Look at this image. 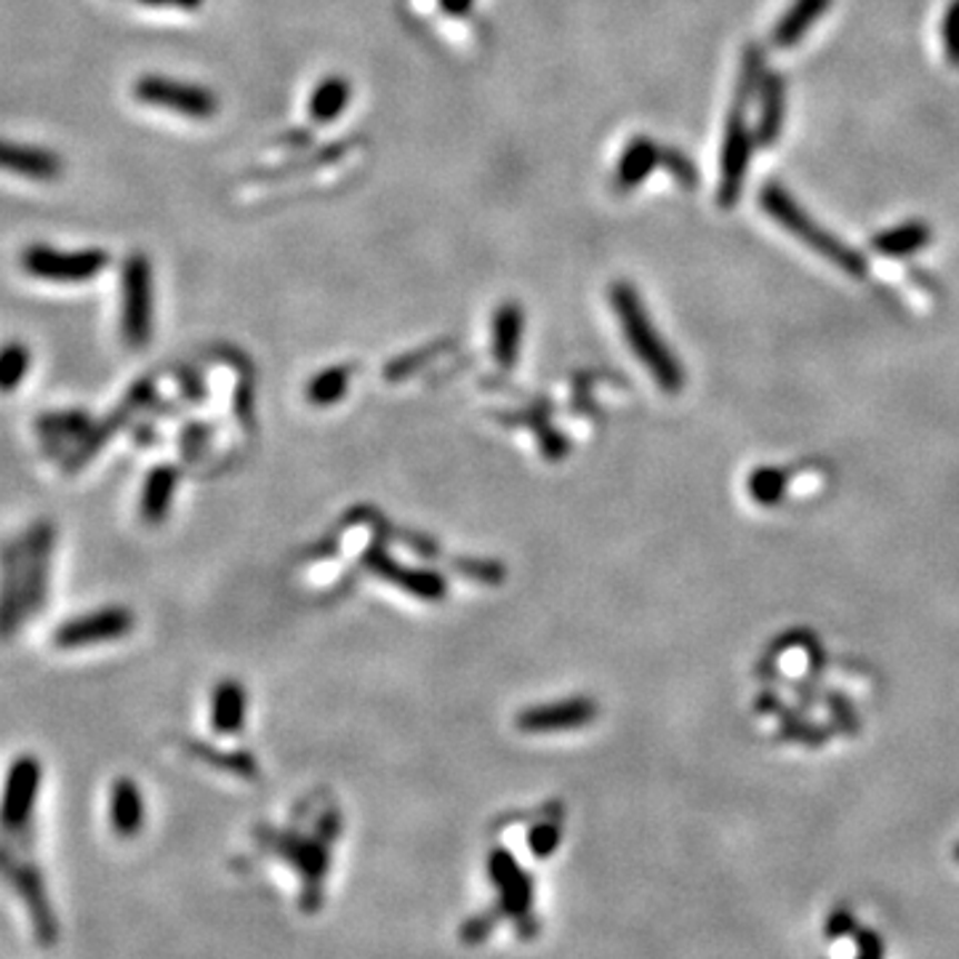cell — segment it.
<instances>
[{"label": "cell", "mask_w": 959, "mask_h": 959, "mask_svg": "<svg viewBox=\"0 0 959 959\" xmlns=\"http://www.w3.org/2000/svg\"><path fill=\"white\" fill-rule=\"evenodd\" d=\"M611 307L619 317L621 330H624L632 353L637 355V360L643 363L647 374L656 379L661 389L670 392V395L680 392L682 384H685V370L680 368L678 357L666 347L664 336H659L637 290L626 286V283H616V286L611 288Z\"/></svg>", "instance_id": "cell-1"}, {"label": "cell", "mask_w": 959, "mask_h": 959, "mask_svg": "<svg viewBox=\"0 0 959 959\" xmlns=\"http://www.w3.org/2000/svg\"><path fill=\"white\" fill-rule=\"evenodd\" d=\"M760 206L765 208L768 216L773 221H779L783 229L794 235L797 240H802L805 246L813 248L815 254H821L827 261H834L837 267L846 269L853 278H863L867 275V259L859 251L846 246L840 238H834L829 229L815 225L810 216L797 206L792 195H789L779 185H765L760 192Z\"/></svg>", "instance_id": "cell-2"}, {"label": "cell", "mask_w": 959, "mask_h": 959, "mask_svg": "<svg viewBox=\"0 0 959 959\" xmlns=\"http://www.w3.org/2000/svg\"><path fill=\"white\" fill-rule=\"evenodd\" d=\"M152 265L145 254H134L120 273V330L128 347L141 349L152 339Z\"/></svg>", "instance_id": "cell-3"}, {"label": "cell", "mask_w": 959, "mask_h": 959, "mask_svg": "<svg viewBox=\"0 0 959 959\" xmlns=\"http://www.w3.org/2000/svg\"><path fill=\"white\" fill-rule=\"evenodd\" d=\"M22 269L36 280L46 283H89L97 278L101 269L110 267V254L101 248H86V251H62V248L32 243L22 256Z\"/></svg>", "instance_id": "cell-4"}, {"label": "cell", "mask_w": 959, "mask_h": 959, "mask_svg": "<svg viewBox=\"0 0 959 959\" xmlns=\"http://www.w3.org/2000/svg\"><path fill=\"white\" fill-rule=\"evenodd\" d=\"M134 97L141 105L160 107V110L185 115L192 120H208L219 110V99L200 86L181 83L164 76H145L134 83Z\"/></svg>", "instance_id": "cell-5"}, {"label": "cell", "mask_w": 959, "mask_h": 959, "mask_svg": "<svg viewBox=\"0 0 959 959\" xmlns=\"http://www.w3.org/2000/svg\"><path fill=\"white\" fill-rule=\"evenodd\" d=\"M749 160H752V131L747 126V105L735 101L731 118L725 123V139H722L720 158V206H733L739 200Z\"/></svg>", "instance_id": "cell-6"}, {"label": "cell", "mask_w": 959, "mask_h": 959, "mask_svg": "<svg viewBox=\"0 0 959 959\" xmlns=\"http://www.w3.org/2000/svg\"><path fill=\"white\" fill-rule=\"evenodd\" d=\"M131 630L134 613L126 611V607L110 605L86 613V616L65 621V624L53 632V645L65 647V651H78V647L112 643V640L126 637Z\"/></svg>", "instance_id": "cell-7"}, {"label": "cell", "mask_w": 959, "mask_h": 959, "mask_svg": "<svg viewBox=\"0 0 959 959\" xmlns=\"http://www.w3.org/2000/svg\"><path fill=\"white\" fill-rule=\"evenodd\" d=\"M600 714V706L592 699H565L557 704H544V706H531L525 712L517 714V728L523 733H565V731H579V728L590 725V722Z\"/></svg>", "instance_id": "cell-8"}, {"label": "cell", "mask_w": 959, "mask_h": 959, "mask_svg": "<svg viewBox=\"0 0 959 959\" xmlns=\"http://www.w3.org/2000/svg\"><path fill=\"white\" fill-rule=\"evenodd\" d=\"M40 787V762L32 754H22L11 762L9 775H6V792L3 805H0V821L6 829H17L27 823L36 805Z\"/></svg>", "instance_id": "cell-9"}, {"label": "cell", "mask_w": 959, "mask_h": 959, "mask_svg": "<svg viewBox=\"0 0 959 959\" xmlns=\"http://www.w3.org/2000/svg\"><path fill=\"white\" fill-rule=\"evenodd\" d=\"M0 171L30 181H57L62 177L65 164L49 147L19 145V141L0 139Z\"/></svg>", "instance_id": "cell-10"}, {"label": "cell", "mask_w": 959, "mask_h": 959, "mask_svg": "<svg viewBox=\"0 0 959 959\" xmlns=\"http://www.w3.org/2000/svg\"><path fill=\"white\" fill-rule=\"evenodd\" d=\"M661 155H664V147H659L651 137H634L630 145L624 147V152H621L613 185H616L621 192H630L637 185H643V181L651 177L653 168L661 164Z\"/></svg>", "instance_id": "cell-11"}, {"label": "cell", "mask_w": 959, "mask_h": 959, "mask_svg": "<svg viewBox=\"0 0 959 959\" xmlns=\"http://www.w3.org/2000/svg\"><path fill=\"white\" fill-rule=\"evenodd\" d=\"M523 326L525 315L515 301L498 307L496 317H493V357L502 368H515L520 344H523Z\"/></svg>", "instance_id": "cell-12"}, {"label": "cell", "mask_w": 959, "mask_h": 959, "mask_svg": "<svg viewBox=\"0 0 959 959\" xmlns=\"http://www.w3.org/2000/svg\"><path fill=\"white\" fill-rule=\"evenodd\" d=\"M368 565L376 573H379L382 579H387V581H392V584L403 586V590L414 592L416 597H422V600H441L445 594V581L432 571L403 569V565L392 563V560H387L384 555H374L368 560Z\"/></svg>", "instance_id": "cell-13"}, {"label": "cell", "mask_w": 959, "mask_h": 959, "mask_svg": "<svg viewBox=\"0 0 959 959\" xmlns=\"http://www.w3.org/2000/svg\"><path fill=\"white\" fill-rule=\"evenodd\" d=\"M246 691H243L240 682L225 680L214 691L211 699V722L214 731L221 735H238L246 725Z\"/></svg>", "instance_id": "cell-14"}, {"label": "cell", "mask_w": 959, "mask_h": 959, "mask_svg": "<svg viewBox=\"0 0 959 959\" xmlns=\"http://www.w3.org/2000/svg\"><path fill=\"white\" fill-rule=\"evenodd\" d=\"M829 3H832V0H794L773 30L775 49H792V46L800 43V38L805 36L810 27L815 24V19L829 9Z\"/></svg>", "instance_id": "cell-15"}, {"label": "cell", "mask_w": 959, "mask_h": 959, "mask_svg": "<svg viewBox=\"0 0 959 959\" xmlns=\"http://www.w3.org/2000/svg\"><path fill=\"white\" fill-rule=\"evenodd\" d=\"M177 469L171 467H158L152 469L150 475L145 480V491H141V520L145 523H160V520H166L168 510H171L174 502V491H177Z\"/></svg>", "instance_id": "cell-16"}, {"label": "cell", "mask_w": 959, "mask_h": 959, "mask_svg": "<svg viewBox=\"0 0 959 959\" xmlns=\"http://www.w3.org/2000/svg\"><path fill=\"white\" fill-rule=\"evenodd\" d=\"M110 808H112L115 832L120 837H134L139 832L141 819H145V805H141V794L137 783L131 779L115 781Z\"/></svg>", "instance_id": "cell-17"}, {"label": "cell", "mask_w": 959, "mask_h": 959, "mask_svg": "<svg viewBox=\"0 0 959 959\" xmlns=\"http://www.w3.org/2000/svg\"><path fill=\"white\" fill-rule=\"evenodd\" d=\"M762 91V107H760V120L754 139L760 145H770L781 134L783 126V101H787V89H783V80L779 76H762L760 83Z\"/></svg>", "instance_id": "cell-18"}, {"label": "cell", "mask_w": 959, "mask_h": 959, "mask_svg": "<svg viewBox=\"0 0 959 959\" xmlns=\"http://www.w3.org/2000/svg\"><path fill=\"white\" fill-rule=\"evenodd\" d=\"M930 238H933V233L925 221H907V225H898L877 235L874 248L884 256H909L922 251Z\"/></svg>", "instance_id": "cell-19"}, {"label": "cell", "mask_w": 959, "mask_h": 959, "mask_svg": "<svg viewBox=\"0 0 959 959\" xmlns=\"http://www.w3.org/2000/svg\"><path fill=\"white\" fill-rule=\"evenodd\" d=\"M349 97H353V89H349L347 80L326 78L323 83H317L313 97H309V115L317 123H330L349 105Z\"/></svg>", "instance_id": "cell-20"}, {"label": "cell", "mask_w": 959, "mask_h": 959, "mask_svg": "<svg viewBox=\"0 0 959 959\" xmlns=\"http://www.w3.org/2000/svg\"><path fill=\"white\" fill-rule=\"evenodd\" d=\"M32 368V353L24 342L0 344V395H11L22 387Z\"/></svg>", "instance_id": "cell-21"}, {"label": "cell", "mask_w": 959, "mask_h": 959, "mask_svg": "<svg viewBox=\"0 0 959 959\" xmlns=\"http://www.w3.org/2000/svg\"><path fill=\"white\" fill-rule=\"evenodd\" d=\"M349 376H353V368H347V366H334V368L323 370V374H317L307 387L309 403L330 405V403L342 401V397L347 395V389H349Z\"/></svg>", "instance_id": "cell-22"}, {"label": "cell", "mask_w": 959, "mask_h": 959, "mask_svg": "<svg viewBox=\"0 0 959 959\" xmlns=\"http://www.w3.org/2000/svg\"><path fill=\"white\" fill-rule=\"evenodd\" d=\"M749 488H752V496L758 498L760 504H775L779 502L781 491H783L781 472H775V469L754 472L752 480H749Z\"/></svg>", "instance_id": "cell-23"}, {"label": "cell", "mask_w": 959, "mask_h": 959, "mask_svg": "<svg viewBox=\"0 0 959 959\" xmlns=\"http://www.w3.org/2000/svg\"><path fill=\"white\" fill-rule=\"evenodd\" d=\"M943 51H947L949 62L959 67V0H951V6L943 13Z\"/></svg>", "instance_id": "cell-24"}, {"label": "cell", "mask_w": 959, "mask_h": 959, "mask_svg": "<svg viewBox=\"0 0 959 959\" xmlns=\"http://www.w3.org/2000/svg\"><path fill=\"white\" fill-rule=\"evenodd\" d=\"M661 166H666V171L674 174V179L685 181V185H693L695 181V168L691 160L685 158V155L674 152V150H664L661 155Z\"/></svg>", "instance_id": "cell-25"}, {"label": "cell", "mask_w": 959, "mask_h": 959, "mask_svg": "<svg viewBox=\"0 0 959 959\" xmlns=\"http://www.w3.org/2000/svg\"><path fill=\"white\" fill-rule=\"evenodd\" d=\"M557 842V827H542L531 834V846L538 850V856H546V850Z\"/></svg>", "instance_id": "cell-26"}, {"label": "cell", "mask_w": 959, "mask_h": 959, "mask_svg": "<svg viewBox=\"0 0 959 959\" xmlns=\"http://www.w3.org/2000/svg\"><path fill=\"white\" fill-rule=\"evenodd\" d=\"M441 6L448 13H464L472 9V0H441Z\"/></svg>", "instance_id": "cell-27"}, {"label": "cell", "mask_w": 959, "mask_h": 959, "mask_svg": "<svg viewBox=\"0 0 959 959\" xmlns=\"http://www.w3.org/2000/svg\"><path fill=\"white\" fill-rule=\"evenodd\" d=\"M141 3H147V6H166V3H174V0H141Z\"/></svg>", "instance_id": "cell-28"}, {"label": "cell", "mask_w": 959, "mask_h": 959, "mask_svg": "<svg viewBox=\"0 0 959 959\" xmlns=\"http://www.w3.org/2000/svg\"><path fill=\"white\" fill-rule=\"evenodd\" d=\"M174 3H179V6H187V9H192V6H198L200 0H174Z\"/></svg>", "instance_id": "cell-29"}]
</instances>
